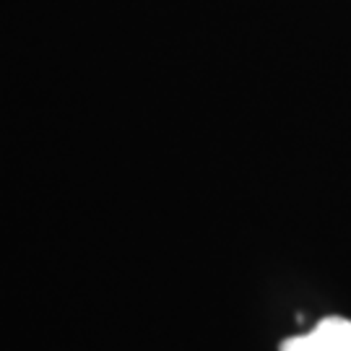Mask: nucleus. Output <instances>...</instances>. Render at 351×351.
Listing matches in <instances>:
<instances>
[{
  "instance_id": "1",
  "label": "nucleus",
  "mask_w": 351,
  "mask_h": 351,
  "mask_svg": "<svg viewBox=\"0 0 351 351\" xmlns=\"http://www.w3.org/2000/svg\"><path fill=\"white\" fill-rule=\"evenodd\" d=\"M281 351H351V320L326 317L310 333L284 341Z\"/></svg>"
}]
</instances>
